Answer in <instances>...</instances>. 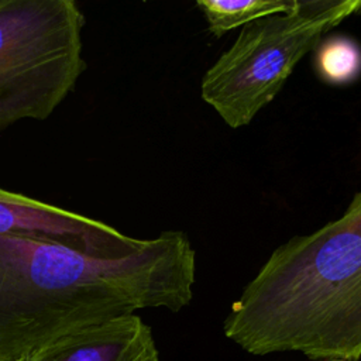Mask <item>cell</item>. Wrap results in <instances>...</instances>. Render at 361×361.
Instances as JSON below:
<instances>
[{"instance_id":"6da1fadb","label":"cell","mask_w":361,"mask_h":361,"mask_svg":"<svg viewBox=\"0 0 361 361\" xmlns=\"http://www.w3.org/2000/svg\"><path fill=\"white\" fill-rule=\"evenodd\" d=\"M195 274L196 252L178 230L120 258L0 234V361H27L66 334L140 309L179 312Z\"/></svg>"},{"instance_id":"7a4b0ae2","label":"cell","mask_w":361,"mask_h":361,"mask_svg":"<svg viewBox=\"0 0 361 361\" xmlns=\"http://www.w3.org/2000/svg\"><path fill=\"white\" fill-rule=\"evenodd\" d=\"M223 330L254 355L361 358V190L338 219L272 251Z\"/></svg>"},{"instance_id":"3957f363","label":"cell","mask_w":361,"mask_h":361,"mask_svg":"<svg viewBox=\"0 0 361 361\" xmlns=\"http://www.w3.org/2000/svg\"><path fill=\"white\" fill-rule=\"evenodd\" d=\"M361 14V0H306L281 14L251 21L202 78V99L238 128L269 104L296 63L345 18Z\"/></svg>"},{"instance_id":"277c9868","label":"cell","mask_w":361,"mask_h":361,"mask_svg":"<svg viewBox=\"0 0 361 361\" xmlns=\"http://www.w3.org/2000/svg\"><path fill=\"white\" fill-rule=\"evenodd\" d=\"M75 0H0V133L47 120L87 68Z\"/></svg>"},{"instance_id":"5b68a950","label":"cell","mask_w":361,"mask_h":361,"mask_svg":"<svg viewBox=\"0 0 361 361\" xmlns=\"http://www.w3.org/2000/svg\"><path fill=\"white\" fill-rule=\"evenodd\" d=\"M0 234L49 241L99 258H120L145 240L113 226L0 186Z\"/></svg>"},{"instance_id":"8992f818","label":"cell","mask_w":361,"mask_h":361,"mask_svg":"<svg viewBox=\"0 0 361 361\" xmlns=\"http://www.w3.org/2000/svg\"><path fill=\"white\" fill-rule=\"evenodd\" d=\"M27 361H159V357L151 327L133 313L66 334Z\"/></svg>"},{"instance_id":"52a82bcc","label":"cell","mask_w":361,"mask_h":361,"mask_svg":"<svg viewBox=\"0 0 361 361\" xmlns=\"http://www.w3.org/2000/svg\"><path fill=\"white\" fill-rule=\"evenodd\" d=\"M196 6L203 13L209 31L223 37L227 31L272 14L288 13L296 0H197Z\"/></svg>"},{"instance_id":"ba28073f","label":"cell","mask_w":361,"mask_h":361,"mask_svg":"<svg viewBox=\"0 0 361 361\" xmlns=\"http://www.w3.org/2000/svg\"><path fill=\"white\" fill-rule=\"evenodd\" d=\"M314 51V72L331 86H344L361 76V45L348 35L334 34L323 38Z\"/></svg>"},{"instance_id":"9c48e42d","label":"cell","mask_w":361,"mask_h":361,"mask_svg":"<svg viewBox=\"0 0 361 361\" xmlns=\"http://www.w3.org/2000/svg\"><path fill=\"white\" fill-rule=\"evenodd\" d=\"M330 361H343V360H330Z\"/></svg>"}]
</instances>
